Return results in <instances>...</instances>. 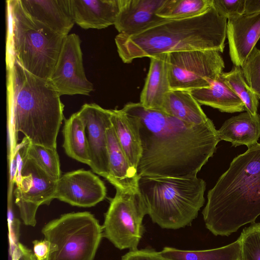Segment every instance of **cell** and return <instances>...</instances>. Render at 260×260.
I'll use <instances>...</instances> for the list:
<instances>
[{
	"mask_svg": "<svg viewBox=\"0 0 260 260\" xmlns=\"http://www.w3.org/2000/svg\"><path fill=\"white\" fill-rule=\"evenodd\" d=\"M150 58L149 69L141 93L140 103L147 109L162 111L165 97L171 90L167 54H160Z\"/></svg>",
	"mask_w": 260,
	"mask_h": 260,
	"instance_id": "d6986e66",
	"label": "cell"
},
{
	"mask_svg": "<svg viewBox=\"0 0 260 260\" xmlns=\"http://www.w3.org/2000/svg\"><path fill=\"white\" fill-rule=\"evenodd\" d=\"M239 237L242 260H260V222L243 229Z\"/></svg>",
	"mask_w": 260,
	"mask_h": 260,
	"instance_id": "f1b7e54d",
	"label": "cell"
},
{
	"mask_svg": "<svg viewBox=\"0 0 260 260\" xmlns=\"http://www.w3.org/2000/svg\"><path fill=\"white\" fill-rule=\"evenodd\" d=\"M75 23L84 29H103L114 25L120 0H70Z\"/></svg>",
	"mask_w": 260,
	"mask_h": 260,
	"instance_id": "e0dca14e",
	"label": "cell"
},
{
	"mask_svg": "<svg viewBox=\"0 0 260 260\" xmlns=\"http://www.w3.org/2000/svg\"><path fill=\"white\" fill-rule=\"evenodd\" d=\"M9 156L22 133L35 144L56 149L64 105L49 79L36 76L16 60L7 59Z\"/></svg>",
	"mask_w": 260,
	"mask_h": 260,
	"instance_id": "7a4b0ae2",
	"label": "cell"
},
{
	"mask_svg": "<svg viewBox=\"0 0 260 260\" xmlns=\"http://www.w3.org/2000/svg\"><path fill=\"white\" fill-rule=\"evenodd\" d=\"M212 5L213 0H165L156 15L166 19L188 18L205 13Z\"/></svg>",
	"mask_w": 260,
	"mask_h": 260,
	"instance_id": "484cf974",
	"label": "cell"
},
{
	"mask_svg": "<svg viewBox=\"0 0 260 260\" xmlns=\"http://www.w3.org/2000/svg\"><path fill=\"white\" fill-rule=\"evenodd\" d=\"M146 214L147 209L139 191L116 189L105 214L103 237L120 250L138 249L144 231L143 220Z\"/></svg>",
	"mask_w": 260,
	"mask_h": 260,
	"instance_id": "ba28073f",
	"label": "cell"
},
{
	"mask_svg": "<svg viewBox=\"0 0 260 260\" xmlns=\"http://www.w3.org/2000/svg\"><path fill=\"white\" fill-rule=\"evenodd\" d=\"M57 181L27 157L21 170L20 181L13 191L15 203L25 225H36L38 209L41 205H49L54 199Z\"/></svg>",
	"mask_w": 260,
	"mask_h": 260,
	"instance_id": "30bf717a",
	"label": "cell"
},
{
	"mask_svg": "<svg viewBox=\"0 0 260 260\" xmlns=\"http://www.w3.org/2000/svg\"><path fill=\"white\" fill-rule=\"evenodd\" d=\"M83 120L88 142L90 162L96 174L109 180L106 130L111 124V111L94 104H85L77 112Z\"/></svg>",
	"mask_w": 260,
	"mask_h": 260,
	"instance_id": "7c38bea8",
	"label": "cell"
},
{
	"mask_svg": "<svg viewBox=\"0 0 260 260\" xmlns=\"http://www.w3.org/2000/svg\"><path fill=\"white\" fill-rule=\"evenodd\" d=\"M170 260H242L240 237L223 247L203 250H183L165 247L159 252Z\"/></svg>",
	"mask_w": 260,
	"mask_h": 260,
	"instance_id": "d4e9b609",
	"label": "cell"
},
{
	"mask_svg": "<svg viewBox=\"0 0 260 260\" xmlns=\"http://www.w3.org/2000/svg\"><path fill=\"white\" fill-rule=\"evenodd\" d=\"M226 36L231 59L241 67L260 38V12L228 19Z\"/></svg>",
	"mask_w": 260,
	"mask_h": 260,
	"instance_id": "5bb4252c",
	"label": "cell"
},
{
	"mask_svg": "<svg viewBox=\"0 0 260 260\" xmlns=\"http://www.w3.org/2000/svg\"><path fill=\"white\" fill-rule=\"evenodd\" d=\"M26 13L53 31L69 35L74 24L70 0H19Z\"/></svg>",
	"mask_w": 260,
	"mask_h": 260,
	"instance_id": "9a60e30c",
	"label": "cell"
},
{
	"mask_svg": "<svg viewBox=\"0 0 260 260\" xmlns=\"http://www.w3.org/2000/svg\"><path fill=\"white\" fill-rule=\"evenodd\" d=\"M167 65L170 89L189 91L209 87L224 69L219 52L213 50L167 53Z\"/></svg>",
	"mask_w": 260,
	"mask_h": 260,
	"instance_id": "9c48e42d",
	"label": "cell"
},
{
	"mask_svg": "<svg viewBox=\"0 0 260 260\" xmlns=\"http://www.w3.org/2000/svg\"><path fill=\"white\" fill-rule=\"evenodd\" d=\"M165 0H120V9L114 24L125 35L140 32L165 19L156 12Z\"/></svg>",
	"mask_w": 260,
	"mask_h": 260,
	"instance_id": "2e32d148",
	"label": "cell"
},
{
	"mask_svg": "<svg viewBox=\"0 0 260 260\" xmlns=\"http://www.w3.org/2000/svg\"><path fill=\"white\" fill-rule=\"evenodd\" d=\"M62 134V146L67 155L76 160L89 166L90 158L85 125L78 112L74 113L69 118L65 119Z\"/></svg>",
	"mask_w": 260,
	"mask_h": 260,
	"instance_id": "cb8c5ba5",
	"label": "cell"
},
{
	"mask_svg": "<svg viewBox=\"0 0 260 260\" xmlns=\"http://www.w3.org/2000/svg\"><path fill=\"white\" fill-rule=\"evenodd\" d=\"M27 157L53 180L57 181L61 177L59 158L56 149L32 144L29 141Z\"/></svg>",
	"mask_w": 260,
	"mask_h": 260,
	"instance_id": "83f0119b",
	"label": "cell"
},
{
	"mask_svg": "<svg viewBox=\"0 0 260 260\" xmlns=\"http://www.w3.org/2000/svg\"><path fill=\"white\" fill-rule=\"evenodd\" d=\"M50 81L59 95H88L93 86L85 75L81 40L78 35L67 36Z\"/></svg>",
	"mask_w": 260,
	"mask_h": 260,
	"instance_id": "8fae6325",
	"label": "cell"
},
{
	"mask_svg": "<svg viewBox=\"0 0 260 260\" xmlns=\"http://www.w3.org/2000/svg\"><path fill=\"white\" fill-rule=\"evenodd\" d=\"M109 160V182L124 191H138L139 176L129 164L112 125L106 130Z\"/></svg>",
	"mask_w": 260,
	"mask_h": 260,
	"instance_id": "ac0fdd59",
	"label": "cell"
},
{
	"mask_svg": "<svg viewBox=\"0 0 260 260\" xmlns=\"http://www.w3.org/2000/svg\"><path fill=\"white\" fill-rule=\"evenodd\" d=\"M41 231L49 244L46 260H93L103 237L102 225L88 212L64 214Z\"/></svg>",
	"mask_w": 260,
	"mask_h": 260,
	"instance_id": "52a82bcc",
	"label": "cell"
},
{
	"mask_svg": "<svg viewBox=\"0 0 260 260\" xmlns=\"http://www.w3.org/2000/svg\"><path fill=\"white\" fill-rule=\"evenodd\" d=\"M202 214L214 235L228 236L260 215V143L235 157L209 190Z\"/></svg>",
	"mask_w": 260,
	"mask_h": 260,
	"instance_id": "3957f363",
	"label": "cell"
},
{
	"mask_svg": "<svg viewBox=\"0 0 260 260\" xmlns=\"http://www.w3.org/2000/svg\"><path fill=\"white\" fill-rule=\"evenodd\" d=\"M12 196H8V223L9 228V239L10 254L19 243L18 241L20 231V221L14 216L12 207Z\"/></svg>",
	"mask_w": 260,
	"mask_h": 260,
	"instance_id": "1f68e13d",
	"label": "cell"
},
{
	"mask_svg": "<svg viewBox=\"0 0 260 260\" xmlns=\"http://www.w3.org/2000/svg\"><path fill=\"white\" fill-rule=\"evenodd\" d=\"M246 0H213V6L227 19L245 14Z\"/></svg>",
	"mask_w": 260,
	"mask_h": 260,
	"instance_id": "4dcf8cb0",
	"label": "cell"
},
{
	"mask_svg": "<svg viewBox=\"0 0 260 260\" xmlns=\"http://www.w3.org/2000/svg\"><path fill=\"white\" fill-rule=\"evenodd\" d=\"M162 111L185 122L200 125L210 119L189 91L171 89L167 94Z\"/></svg>",
	"mask_w": 260,
	"mask_h": 260,
	"instance_id": "603a6c76",
	"label": "cell"
},
{
	"mask_svg": "<svg viewBox=\"0 0 260 260\" xmlns=\"http://www.w3.org/2000/svg\"><path fill=\"white\" fill-rule=\"evenodd\" d=\"M104 183L90 171L79 169L68 172L57 181L54 199L79 207H91L106 197Z\"/></svg>",
	"mask_w": 260,
	"mask_h": 260,
	"instance_id": "4fadbf2b",
	"label": "cell"
},
{
	"mask_svg": "<svg viewBox=\"0 0 260 260\" xmlns=\"http://www.w3.org/2000/svg\"><path fill=\"white\" fill-rule=\"evenodd\" d=\"M33 250L37 260H46L49 252V244L47 240L33 241Z\"/></svg>",
	"mask_w": 260,
	"mask_h": 260,
	"instance_id": "836d02e7",
	"label": "cell"
},
{
	"mask_svg": "<svg viewBox=\"0 0 260 260\" xmlns=\"http://www.w3.org/2000/svg\"><path fill=\"white\" fill-rule=\"evenodd\" d=\"M205 181L196 177L139 176L138 191L152 221L162 229L190 225L205 202Z\"/></svg>",
	"mask_w": 260,
	"mask_h": 260,
	"instance_id": "5b68a950",
	"label": "cell"
},
{
	"mask_svg": "<svg viewBox=\"0 0 260 260\" xmlns=\"http://www.w3.org/2000/svg\"><path fill=\"white\" fill-rule=\"evenodd\" d=\"M121 260H170L153 249L145 248L129 251Z\"/></svg>",
	"mask_w": 260,
	"mask_h": 260,
	"instance_id": "d6a6232c",
	"label": "cell"
},
{
	"mask_svg": "<svg viewBox=\"0 0 260 260\" xmlns=\"http://www.w3.org/2000/svg\"><path fill=\"white\" fill-rule=\"evenodd\" d=\"M189 92L200 104L211 107L222 112L232 113L246 111L243 103L221 76L209 87L192 90Z\"/></svg>",
	"mask_w": 260,
	"mask_h": 260,
	"instance_id": "44dd1931",
	"label": "cell"
},
{
	"mask_svg": "<svg viewBox=\"0 0 260 260\" xmlns=\"http://www.w3.org/2000/svg\"><path fill=\"white\" fill-rule=\"evenodd\" d=\"M121 109L138 128L142 148L139 176L196 177L220 141L211 120L192 124L140 103H128Z\"/></svg>",
	"mask_w": 260,
	"mask_h": 260,
	"instance_id": "6da1fadb",
	"label": "cell"
},
{
	"mask_svg": "<svg viewBox=\"0 0 260 260\" xmlns=\"http://www.w3.org/2000/svg\"><path fill=\"white\" fill-rule=\"evenodd\" d=\"M111 111V121L118 140L129 164L137 170L142 152L138 128L122 109Z\"/></svg>",
	"mask_w": 260,
	"mask_h": 260,
	"instance_id": "7402d4cb",
	"label": "cell"
},
{
	"mask_svg": "<svg viewBox=\"0 0 260 260\" xmlns=\"http://www.w3.org/2000/svg\"><path fill=\"white\" fill-rule=\"evenodd\" d=\"M7 59L16 60L26 71L50 79L65 36L31 19L19 0L6 1Z\"/></svg>",
	"mask_w": 260,
	"mask_h": 260,
	"instance_id": "8992f818",
	"label": "cell"
},
{
	"mask_svg": "<svg viewBox=\"0 0 260 260\" xmlns=\"http://www.w3.org/2000/svg\"><path fill=\"white\" fill-rule=\"evenodd\" d=\"M260 12V0H246L245 14Z\"/></svg>",
	"mask_w": 260,
	"mask_h": 260,
	"instance_id": "d590c367",
	"label": "cell"
},
{
	"mask_svg": "<svg viewBox=\"0 0 260 260\" xmlns=\"http://www.w3.org/2000/svg\"><path fill=\"white\" fill-rule=\"evenodd\" d=\"M221 77L243 103L246 111L252 115L256 114L258 98L246 83L241 68L234 66L230 72H223Z\"/></svg>",
	"mask_w": 260,
	"mask_h": 260,
	"instance_id": "4316f807",
	"label": "cell"
},
{
	"mask_svg": "<svg viewBox=\"0 0 260 260\" xmlns=\"http://www.w3.org/2000/svg\"><path fill=\"white\" fill-rule=\"evenodd\" d=\"M220 140L230 142L237 147L248 148L257 143L260 137V115L242 113L227 119L217 130Z\"/></svg>",
	"mask_w": 260,
	"mask_h": 260,
	"instance_id": "ffe728a7",
	"label": "cell"
},
{
	"mask_svg": "<svg viewBox=\"0 0 260 260\" xmlns=\"http://www.w3.org/2000/svg\"><path fill=\"white\" fill-rule=\"evenodd\" d=\"M10 255L12 260H37L34 252L20 242Z\"/></svg>",
	"mask_w": 260,
	"mask_h": 260,
	"instance_id": "e575fe53",
	"label": "cell"
},
{
	"mask_svg": "<svg viewBox=\"0 0 260 260\" xmlns=\"http://www.w3.org/2000/svg\"><path fill=\"white\" fill-rule=\"evenodd\" d=\"M228 19L212 6L193 17L166 19L133 35L118 34L115 42L122 61L173 52L213 50L223 52Z\"/></svg>",
	"mask_w": 260,
	"mask_h": 260,
	"instance_id": "277c9868",
	"label": "cell"
},
{
	"mask_svg": "<svg viewBox=\"0 0 260 260\" xmlns=\"http://www.w3.org/2000/svg\"><path fill=\"white\" fill-rule=\"evenodd\" d=\"M241 68L246 83L260 99V49L255 47Z\"/></svg>",
	"mask_w": 260,
	"mask_h": 260,
	"instance_id": "f546056e",
	"label": "cell"
}]
</instances>
